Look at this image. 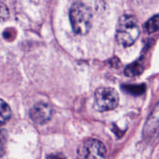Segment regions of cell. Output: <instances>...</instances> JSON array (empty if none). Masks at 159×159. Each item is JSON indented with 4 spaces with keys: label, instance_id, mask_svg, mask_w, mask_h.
<instances>
[{
    "label": "cell",
    "instance_id": "cell-1",
    "mask_svg": "<svg viewBox=\"0 0 159 159\" xmlns=\"http://www.w3.org/2000/svg\"><path fill=\"white\" fill-rule=\"evenodd\" d=\"M140 35V27L137 19L134 16L126 14L122 16L116 26V39L124 47L133 44Z\"/></svg>",
    "mask_w": 159,
    "mask_h": 159
},
{
    "label": "cell",
    "instance_id": "cell-3",
    "mask_svg": "<svg viewBox=\"0 0 159 159\" xmlns=\"http://www.w3.org/2000/svg\"><path fill=\"white\" fill-rule=\"evenodd\" d=\"M117 92L110 87H102L95 93L94 107L98 111H108L116 108L119 103Z\"/></svg>",
    "mask_w": 159,
    "mask_h": 159
},
{
    "label": "cell",
    "instance_id": "cell-2",
    "mask_svg": "<svg viewBox=\"0 0 159 159\" xmlns=\"http://www.w3.org/2000/svg\"><path fill=\"white\" fill-rule=\"evenodd\" d=\"M69 19L71 26L75 34L85 35L92 26V12L86 5L75 2L69 11Z\"/></svg>",
    "mask_w": 159,
    "mask_h": 159
},
{
    "label": "cell",
    "instance_id": "cell-9",
    "mask_svg": "<svg viewBox=\"0 0 159 159\" xmlns=\"http://www.w3.org/2000/svg\"><path fill=\"white\" fill-rule=\"evenodd\" d=\"M7 132L5 130H0V157L2 156L6 152L7 145Z\"/></svg>",
    "mask_w": 159,
    "mask_h": 159
},
{
    "label": "cell",
    "instance_id": "cell-6",
    "mask_svg": "<svg viewBox=\"0 0 159 159\" xmlns=\"http://www.w3.org/2000/svg\"><path fill=\"white\" fill-rule=\"evenodd\" d=\"M11 116V110L6 102L0 99V126L6 124Z\"/></svg>",
    "mask_w": 159,
    "mask_h": 159
},
{
    "label": "cell",
    "instance_id": "cell-11",
    "mask_svg": "<svg viewBox=\"0 0 159 159\" xmlns=\"http://www.w3.org/2000/svg\"><path fill=\"white\" fill-rule=\"evenodd\" d=\"M47 159H66L62 154H51Z\"/></svg>",
    "mask_w": 159,
    "mask_h": 159
},
{
    "label": "cell",
    "instance_id": "cell-4",
    "mask_svg": "<svg viewBox=\"0 0 159 159\" xmlns=\"http://www.w3.org/2000/svg\"><path fill=\"white\" fill-rule=\"evenodd\" d=\"M107 149L101 141L89 139L83 142L78 151L77 159H105Z\"/></svg>",
    "mask_w": 159,
    "mask_h": 159
},
{
    "label": "cell",
    "instance_id": "cell-8",
    "mask_svg": "<svg viewBox=\"0 0 159 159\" xmlns=\"http://www.w3.org/2000/svg\"><path fill=\"white\" fill-rule=\"evenodd\" d=\"M145 30L148 34L156 32L158 30V16L155 15L145 23Z\"/></svg>",
    "mask_w": 159,
    "mask_h": 159
},
{
    "label": "cell",
    "instance_id": "cell-10",
    "mask_svg": "<svg viewBox=\"0 0 159 159\" xmlns=\"http://www.w3.org/2000/svg\"><path fill=\"white\" fill-rule=\"evenodd\" d=\"M9 16V11L7 7L2 2H0V21L6 20Z\"/></svg>",
    "mask_w": 159,
    "mask_h": 159
},
{
    "label": "cell",
    "instance_id": "cell-7",
    "mask_svg": "<svg viewBox=\"0 0 159 159\" xmlns=\"http://www.w3.org/2000/svg\"><path fill=\"white\" fill-rule=\"evenodd\" d=\"M143 70H144V68H143L142 65L138 62H135V63H132L131 65L127 66L124 72L127 76L132 77V76H136L141 74Z\"/></svg>",
    "mask_w": 159,
    "mask_h": 159
},
{
    "label": "cell",
    "instance_id": "cell-5",
    "mask_svg": "<svg viewBox=\"0 0 159 159\" xmlns=\"http://www.w3.org/2000/svg\"><path fill=\"white\" fill-rule=\"evenodd\" d=\"M52 115V107L48 103L40 102L36 103L30 110V116L34 123L43 124L51 120Z\"/></svg>",
    "mask_w": 159,
    "mask_h": 159
}]
</instances>
